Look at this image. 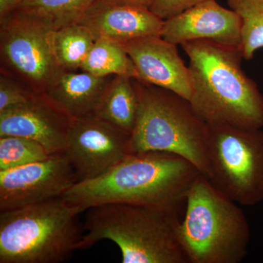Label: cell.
I'll return each mask as SVG.
<instances>
[{
    "label": "cell",
    "mask_w": 263,
    "mask_h": 263,
    "mask_svg": "<svg viewBox=\"0 0 263 263\" xmlns=\"http://www.w3.org/2000/svg\"><path fill=\"white\" fill-rule=\"evenodd\" d=\"M200 174L181 156L161 152L129 154L105 174L75 183L62 197L84 211L106 203L176 211Z\"/></svg>",
    "instance_id": "6da1fadb"
},
{
    "label": "cell",
    "mask_w": 263,
    "mask_h": 263,
    "mask_svg": "<svg viewBox=\"0 0 263 263\" xmlns=\"http://www.w3.org/2000/svg\"><path fill=\"white\" fill-rule=\"evenodd\" d=\"M193 80L190 103L206 125L262 129L263 95L242 69L239 47L209 41L181 45Z\"/></svg>",
    "instance_id": "7a4b0ae2"
},
{
    "label": "cell",
    "mask_w": 263,
    "mask_h": 263,
    "mask_svg": "<svg viewBox=\"0 0 263 263\" xmlns=\"http://www.w3.org/2000/svg\"><path fill=\"white\" fill-rule=\"evenodd\" d=\"M77 249H87L103 240L114 242L123 263H188L178 235L176 210L106 203L87 209Z\"/></svg>",
    "instance_id": "3957f363"
},
{
    "label": "cell",
    "mask_w": 263,
    "mask_h": 263,
    "mask_svg": "<svg viewBox=\"0 0 263 263\" xmlns=\"http://www.w3.org/2000/svg\"><path fill=\"white\" fill-rule=\"evenodd\" d=\"M178 235L188 263H240L248 254L250 227L237 202L200 174L186 194Z\"/></svg>",
    "instance_id": "277c9868"
},
{
    "label": "cell",
    "mask_w": 263,
    "mask_h": 263,
    "mask_svg": "<svg viewBox=\"0 0 263 263\" xmlns=\"http://www.w3.org/2000/svg\"><path fill=\"white\" fill-rule=\"evenodd\" d=\"M84 212L63 197L0 212V263H58L77 250Z\"/></svg>",
    "instance_id": "5b68a950"
},
{
    "label": "cell",
    "mask_w": 263,
    "mask_h": 263,
    "mask_svg": "<svg viewBox=\"0 0 263 263\" xmlns=\"http://www.w3.org/2000/svg\"><path fill=\"white\" fill-rule=\"evenodd\" d=\"M138 98L136 126L129 154L161 152L181 156L206 178V124L189 100L155 85L134 79Z\"/></svg>",
    "instance_id": "8992f818"
},
{
    "label": "cell",
    "mask_w": 263,
    "mask_h": 263,
    "mask_svg": "<svg viewBox=\"0 0 263 263\" xmlns=\"http://www.w3.org/2000/svg\"><path fill=\"white\" fill-rule=\"evenodd\" d=\"M209 179L240 205L263 201V129L206 125Z\"/></svg>",
    "instance_id": "52a82bcc"
},
{
    "label": "cell",
    "mask_w": 263,
    "mask_h": 263,
    "mask_svg": "<svg viewBox=\"0 0 263 263\" xmlns=\"http://www.w3.org/2000/svg\"><path fill=\"white\" fill-rule=\"evenodd\" d=\"M54 27L22 10L0 19L1 72L37 93H46L63 73L52 46Z\"/></svg>",
    "instance_id": "ba28073f"
},
{
    "label": "cell",
    "mask_w": 263,
    "mask_h": 263,
    "mask_svg": "<svg viewBox=\"0 0 263 263\" xmlns=\"http://www.w3.org/2000/svg\"><path fill=\"white\" fill-rule=\"evenodd\" d=\"M130 134L95 114L74 118L65 153L78 182L105 174L129 154Z\"/></svg>",
    "instance_id": "9c48e42d"
},
{
    "label": "cell",
    "mask_w": 263,
    "mask_h": 263,
    "mask_svg": "<svg viewBox=\"0 0 263 263\" xmlns=\"http://www.w3.org/2000/svg\"><path fill=\"white\" fill-rule=\"evenodd\" d=\"M77 182L75 171L65 152L0 171V212L61 197Z\"/></svg>",
    "instance_id": "30bf717a"
},
{
    "label": "cell",
    "mask_w": 263,
    "mask_h": 263,
    "mask_svg": "<svg viewBox=\"0 0 263 263\" xmlns=\"http://www.w3.org/2000/svg\"><path fill=\"white\" fill-rule=\"evenodd\" d=\"M72 119L46 93H36L26 103L0 112V136L30 138L50 155L61 153Z\"/></svg>",
    "instance_id": "8fae6325"
},
{
    "label": "cell",
    "mask_w": 263,
    "mask_h": 263,
    "mask_svg": "<svg viewBox=\"0 0 263 263\" xmlns=\"http://www.w3.org/2000/svg\"><path fill=\"white\" fill-rule=\"evenodd\" d=\"M138 74V79L168 89L190 101L193 80L177 45L161 36H151L122 43Z\"/></svg>",
    "instance_id": "7c38bea8"
},
{
    "label": "cell",
    "mask_w": 263,
    "mask_h": 263,
    "mask_svg": "<svg viewBox=\"0 0 263 263\" xmlns=\"http://www.w3.org/2000/svg\"><path fill=\"white\" fill-rule=\"evenodd\" d=\"M161 37L177 46L209 41L240 48L241 21L233 10L210 0L164 21Z\"/></svg>",
    "instance_id": "4fadbf2b"
},
{
    "label": "cell",
    "mask_w": 263,
    "mask_h": 263,
    "mask_svg": "<svg viewBox=\"0 0 263 263\" xmlns=\"http://www.w3.org/2000/svg\"><path fill=\"white\" fill-rule=\"evenodd\" d=\"M78 23L86 27L95 40H108L122 44L161 36L164 21L146 7L96 0Z\"/></svg>",
    "instance_id": "5bb4252c"
},
{
    "label": "cell",
    "mask_w": 263,
    "mask_h": 263,
    "mask_svg": "<svg viewBox=\"0 0 263 263\" xmlns=\"http://www.w3.org/2000/svg\"><path fill=\"white\" fill-rule=\"evenodd\" d=\"M112 76L100 77L82 70L64 72L46 94L72 119L84 117L95 113Z\"/></svg>",
    "instance_id": "9a60e30c"
},
{
    "label": "cell",
    "mask_w": 263,
    "mask_h": 263,
    "mask_svg": "<svg viewBox=\"0 0 263 263\" xmlns=\"http://www.w3.org/2000/svg\"><path fill=\"white\" fill-rule=\"evenodd\" d=\"M138 98L134 79L114 76L95 114L131 135L138 117Z\"/></svg>",
    "instance_id": "2e32d148"
},
{
    "label": "cell",
    "mask_w": 263,
    "mask_h": 263,
    "mask_svg": "<svg viewBox=\"0 0 263 263\" xmlns=\"http://www.w3.org/2000/svg\"><path fill=\"white\" fill-rule=\"evenodd\" d=\"M100 77L120 76L138 79L133 60L121 43L95 40L81 70Z\"/></svg>",
    "instance_id": "e0dca14e"
},
{
    "label": "cell",
    "mask_w": 263,
    "mask_h": 263,
    "mask_svg": "<svg viewBox=\"0 0 263 263\" xmlns=\"http://www.w3.org/2000/svg\"><path fill=\"white\" fill-rule=\"evenodd\" d=\"M95 41L91 33L79 23L54 29L52 46L57 63L65 72L80 70Z\"/></svg>",
    "instance_id": "ac0fdd59"
},
{
    "label": "cell",
    "mask_w": 263,
    "mask_h": 263,
    "mask_svg": "<svg viewBox=\"0 0 263 263\" xmlns=\"http://www.w3.org/2000/svg\"><path fill=\"white\" fill-rule=\"evenodd\" d=\"M96 0H23L20 10L42 18L55 29L76 24Z\"/></svg>",
    "instance_id": "d6986e66"
},
{
    "label": "cell",
    "mask_w": 263,
    "mask_h": 263,
    "mask_svg": "<svg viewBox=\"0 0 263 263\" xmlns=\"http://www.w3.org/2000/svg\"><path fill=\"white\" fill-rule=\"evenodd\" d=\"M228 4L241 21L240 49L250 61L263 48V0H228Z\"/></svg>",
    "instance_id": "ffe728a7"
},
{
    "label": "cell",
    "mask_w": 263,
    "mask_h": 263,
    "mask_svg": "<svg viewBox=\"0 0 263 263\" xmlns=\"http://www.w3.org/2000/svg\"><path fill=\"white\" fill-rule=\"evenodd\" d=\"M50 154L38 142L15 136H0V171L46 160Z\"/></svg>",
    "instance_id": "44dd1931"
},
{
    "label": "cell",
    "mask_w": 263,
    "mask_h": 263,
    "mask_svg": "<svg viewBox=\"0 0 263 263\" xmlns=\"http://www.w3.org/2000/svg\"><path fill=\"white\" fill-rule=\"evenodd\" d=\"M36 93L13 76L0 72V112L26 103Z\"/></svg>",
    "instance_id": "7402d4cb"
},
{
    "label": "cell",
    "mask_w": 263,
    "mask_h": 263,
    "mask_svg": "<svg viewBox=\"0 0 263 263\" xmlns=\"http://www.w3.org/2000/svg\"><path fill=\"white\" fill-rule=\"evenodd\" d=\"M210 0H152L149 9L163 21Z\"/></svg>",
    "instance_id": "603a6c76"
},
{
    "label": "cell",
    "mask_w": 263,
    "mask_h": 263,
    "mask_svg": "<svg viewBox=\"0 0 263 263\" xmlns=\"http://www.w3.org/2000/svg\"><path fill=\"white\" fill-rule=\"evenodd\" d=\"M23 0H0V19L5 17L20 9Z\"/></svg>",
    "instance_id": "cb8c5ba5"
},
{
    "label": "cell",
    "mask_w": 263,
    "mask_h": 263,
    "mask_svg": "<svg viewBox=\"0 0 263 263\" xmlns=\"http://www.w3.org/2000/svg\"><path fill=\"white\" fill-rule=\"evenodd\" d=\"M107 3L124 5H134V6L146 7L149 8L152 0H103Z\"/></svg>",
    "instance_id": "d4e9b609"
}]
</instances>
